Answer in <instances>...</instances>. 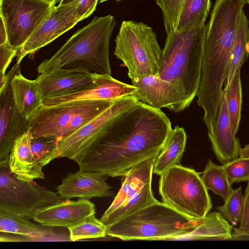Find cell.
I'll return each instance as SVG.
<instances>
[{
  "label": "cell",
  "instance_id": "8",
  "mask_svg": "<svg viewBox=\"0 0 249 249\" xmlns=\"http://www.w3.org/2000/svg\"><path fill=\"white\" fill-rule=\"evenodd\" d=\"M65 200L33 180L17 178L9 169L8 158L0 161V213L33 219L39 211Z\"/></svg>",
  "mask_w": 249,
  "mask_h": 249
},
{
  "label": "cell",
  "instance_id": "43",
  "mask_svg": "<svg viewBox=\"0 0 249 249\" xmlns=\"http://www.w3.org/2000/svg\"><path fill=\"white\" fill-rule=\"evenodd\" d=\"M108 0H100V2L102 3V2H105V1H108ZM116 0L119 1V0Z\"/></svg>",
  "mask_w": 249,
  "mask_h": 249
},
{
  "label": "cell",
  "instance_id": "17",
  "mask_svg": "<svg viewBox=\"0 0 249 249\" xmlns=\"http://www.w3.org/2000/svg\"><path fill=\"white\" fill-rule=\"evenodd\" d=\"M29 219L0 213V241H61L69 240L53 228L34 224Z\"/></svg>",
  "mask_w": 249,
  "mask_h": 249
},
{
  "label": "cell",
  "instance_id": "23",
  "mask_svg": "<svg viewBox=\"0 0 249 249\" xmlns=\"http://www.w3.org/2000/svg\"><path fill=\"white\" fill-rule=\"evenodd\" d=\"M11 86L17 107L29 120L43 105L37 81L27 79L19 72L12 78Z\"/></svg>",
  "mask_w": 249,
  "mask_h": 249
},
{
  "label": "cell",
  "instance_id": "42",
  "mask_svg": "<svg viewBox=\"0 0 249 249\" xmlns=\"http://www.w3.org/2000/svg\"><path fill=\"white\" fill-rule=\"evenodd\" d=\"M47 0L56 3L58 1L61 0Z\"/></svg>",
  "mask_w": 249,
  "mask_h": 249
},
{
  "label": "cell",
  "instance_id": "16",
  "mask_svg": "<svg viewBox=\"0 0 249 249\" xmlns=\"http://www.w3.org/2000/svg\"><path fill=\"white\" fill-rule=\"evenodd\" d=\"M108 177L103 173L79 169L75 173H68L62 178V183L56 187L57 193L65 199L111 196L112 187L106 182Z\"/></svg>",
  "mask_w": 249,
  "mask_h": 249
},
{
  "label": "cell",
  "instance_id": "30",
  "mask_svg": "<svg viewBox=\"0 0 249 249\" xmlns=\"http://www.w3.org/2000/svg\"><path fill=\"white\" fill-rule=\"evenodd\" d=\"M68 229L70 241H76L104 237L107 235V226L94 214Z\"/></svg>",
  "mask_w": 249,
  "mask_h": 249
},
{
  "label": "cell",
  "instance_id": "5",
  "mask_svg": "<svg viewBox=\"0 0 249 249\" xmlns=\"http://www.w3.org/2000/svg\"><path fill=\"white\" fill-rule=\"evenodd\" d=\"M200 174L180 164L161 174L159 191L162 202L191 219L204 218L212 203Z\"/></svg>",
  "mask_w": 249,
  "mask_h": 249
},
{
  "label": "cell",
  "instance_id": "32",
  "mask_svg": "<svg viewBox=\"0 0 249 249\" xmlns=\"http://www.w3.org/2000/svg\"><path fill=\"white\" fill-rule=\"evenodd\" d=\"M244 195L242 194V186L233 190L228 197L224 200L222 206H218L216 209L233 226L240 224L243 209Z\"/></svg>",
  "mask_w": 249,
  "mask_h": 249
},
{
  "label": "cell",
  "instance_id": "44",
  "mask_svg": "<svg viewBox=\"0 0 249 249\" xmlns=\"http://www.w3.org/2000/svg\"><path fill=\"white\" fill-rule=\"evenodd\" d=\"M246 3L249 4V0H246Z\"/></svg>",
  "mask_w": 249,
  "mask_h": 249
},
{
  "label": "cell",
  "instance_id": "10",
  "mask_svg": "<svg viewBox=\"0 0 249 249\" xmlns=\"http://www.w3.org/2000/svg\"><path fill=\"white\" fill-rule=\"evenodd\" d=\"M139 102L134 95L116 99L98 116L60 141L45 159L43 166L59 158H67L78 163L91 146L102 137L109 122Z\"/></svg>",
  "mask_w": 249,
  "mask_h": 249
},
{
  "label": "cell",
  "instance_id": "14",
  "mask_svg": "<svg viewBox=\"0 0 249 249\" xmlns=\"http://www.w3.org/2000/svg\"><path fill=\"white\" fill-rule=\"evenodd\" d=\"M104 74L83 68L60 69L36 78L43 100L75 93L95 85Z\"/></svg>",
  "mask_w": 249,
  "mask_h": 249
},
{
  "label": "cell",
  "instance_id": "1",
  "mask_svg": "<svg viewBox=\"0 0 249 249\" xmlns=\"http://www.w3.org/2000/svg\"><path fill=\"white\" fill-rule=\"evenodd\" d=\"M172 129L160 109L140 101L109 122L77 164L80 169L123 176L135 164L158 156Z\"/></svg>",
  "mask_w": 249,
  "mask_h": 249
},
{
  "label": "cell",
  "instance_id": "31",
  "mask_svg": "<svg viewBox=\"0 0 249 249\" xmlns=\"http://www.w3.org/2000/svg\"><path fill=\"white\" fill-rule=\"evenodd\" d=\"M240 71L241 69L237 71L225 93L231 124L235 135L238 131L241 118L242 92Z\"/></svg>",
  "mask_w": 249,
  "mask_h": 249
},
{
  "label": "cell",
  "instance_id": "2",
  "mask_svg": "<svg viewBox=\"0 0 249 249\" xmlns=\"http://www.w3.org/2000/svg\"><path fill=\"white\" fill-rule=\"evenodd\" d=\"M115 25L112 15L95 17L51 58L41 62L37 72L41 74L60 69L83 68L91 72L111 75L109 46Z\"/></svg>",
  "mask_w": 249,
  "mask_h": 249
},
{
  "label": "cell",
  "instance_id": "21",
  "mask_svg": "<svg viewBox=\"0 0 249 249\" xmlns=\"http://www.w3.org/2000/svg\"><path fill=\"white\" fill-rule=\"evenodd\" d=\"M32 139V133L28 129L15 140L8 157L11 172L20 179L44 178L43 167L36 160L31 150Z\"/></svg>",
  "mask_w": 249,
  "mask_h": 249
},
{
  "label": "cell",
  "instance_id": "41",
  "mask_svg": "<svg viewBox=\"0 0 249 249\" xmlns=\"http://www.w3.org/2000/svg\"><path fill=\"white\" fill-rule=\"evenodd\" d=\"M239 157L249 158V144L245 145L244 147L241 148Z\"/></svg>",
  "mask_w": 249,
  "mask_h": 249
},
{
  "label": "cell",
  "instance_id": "11",
  "mask_svg": "<svg viewBox=\"0 0 249 249\" xmlns=\"http://www.w3.org/2000/svg\"><path fill=\"white\" fill-rule=\"evenodd\" d=\"M56 3L47 0H0L9 43L19 50L43 24Z\"/></svg>",
  "mask_w": 249,
  "mask_h": 249
},
{
  "label": "cell",
  "instance_id": "37",
  "mask_svg": "<svg viewBox=\"0 0 249 249\" xmlns=\"http://www.w3.org/2000/svg\"><path fill=\"white\" fill-rule=\"evenodd\" d=\"M19 50L9 42L0 45V75H5L7 68L13 59L17 56Z\"/></svg>",
  "mask_w": 249,
  "mask_h": 249
},
{
  "label": "cell",
  "instance_id": "27",
  "mask_svg": "<svg viewBox=\"0 0 249 249\" xmlns=\"http://www.w3.org/2000/svg\"><path fill=\"white\" fill-rule=\"evenodd\" d=\"M212 0H184L176 31L182 32L205 24Z\"/></svg>",
  "mask_w": 249,
  "mask_h": 249
},
{
  "label": "cell",
  "instance_id": "25",
  "mask_svg": "<svg viewBox=\"0 0 249 249\" xmlns=\"http://www.w3.org/2000/svg\"><path fill=\"white\" fill-rule=\"evenodd\" d=\"M186 140V134L183 127L178 125L172 128L155 160L153 173L160 176L168 169L179 163L185 149Z\"/></svg>",
  "mask_w": 249,
  "mask_h": 249
},
{
  "label": "cell",
  "instance_id": "34",
  "mask_svg": "<svg viewBox=\"0 0 249 249\" xmlns=\"http://www.w3.org/2000/svg\"><path fill=\"white\" fill-rule=\"evenodd\" d=\"M223 166L231 185L249 180V158L239 157Z\"/></svg>",
  "mask_w": 249,
  "mask_h": 249
},
{
  "label": "cell",
  "instance_id": "13",
  "mask_svg": "<svg viewBox=\"0 0 249 249\" xmlns=\"http://www.w3.org/2000/svg\"><path fill=\"white\" fill-rule=\"evenodd\" d=\"M130 80L132 85L138 88L134 96L139 101L152 107L166 108L179 112L190 105L178 87L157 75H147Z\"/></svg>",
  "mask_w": 249,
  "mask_h": 249
},
{
  "label": "cell",
  "instance_id": "4",
  "mask_svg": "<svg viewBox=\"0 0 249 249\" xmlns=\"http://www.w3.org/2000/svg\"><path fill=\"white\" fill-rule=\"evenodd\" d=\"M199 221L157 201L107 226V235L124 241L169 240L191 231Z\"/></svg>",
  "mask_w": 249,
  "mask_h": 249
},
{
  "label": "cell",
  "instance_id": "29",
  "mask_svg": "<svg viewBox=\"0 0 249 249\" xmlns=\"http://www.w3.org/2000/svg\"><path fill=\"white\" fill-rule=\"evenodd\" d=\"M202 174V179L208 190H211L214 194L220 196L224 200L233 191L223 165L215 164L210 159Z\"/></svg>",
  "mask_w": 249,
  "mask_h": 249
},
{
  "label": "cell",
  "instance_id": "33",
  "mask_svg": "<svg viewBox=\"0 0 249 249\" xmlns=\"http://www.w3.org/2000/svg\"><path fill=\"white\" fill-rule=\"evenodd\" d=\"M184 0H156L160 7L163 18L167 34L175 31Z\"/></svg>",
  "mask_w": 249,
  "mask_h": 249
},
{
  "label": "cell",
  "instance_id": "18",
  "mask_svg": "<svg viewBox=\"0 0 249 249\" xmlns=\"http://www.w3.org/2000/svg\"><path fill=\"white\" fill-rule=\"evenodd\" d=\"M95 214V205L89 199H66L37 212L33 219L52 227L69 228Z\"/></svg>",
  "mask_w": 249,
  "mask_h": 249
},
{
  "label": "cell",
  "instance_id": "12",
  "mask_svg": "<svg viewBox=\"0 0 249 249\" xmlns=\"http://www.w3.org/2000/svg\"><path fill=\"white\" fill-rule=\"evenodd\" d=\"M78 7L76 0L55 6L43 24L19 49L17 63L20 64L27 55H33L81 21Z\"/></svg>",
  "mask_w": 249,
  "mask_h": 249
},
{
  "label": "cell",
  "instance_id": "3",
  "mask_svg": "<svg viewBox=\"0 0 249 249\" xmlns=\"http://www.w3.org/2000/svg\"><path fill=\"white\" fill-rule=\"evenodd\" d=\"M207 24L167 34L157 76L178 87L191 104L201 78Z\"/></svg>",
  "mask_w": 249,
  "mask_h": 249
},
{
  "label": "cell",
  "instance_id": "19",
  "mask_svg": "<svg viewBox=\"0 0 249 249\" xmlns=\"http://www.w3.org/2000/svg\"><path fill=\"white\" fill-rule=\"evenodd\" d=\"M137 90L133 85L121 82L111 75L104 74L95 85L75 93L45 99L43 105L54 106L73 102L115 100L134 95Z\"/></svg>",
  "mask_w": 249,
  "mask_h": 249
},
{
  "label": "cell",
  "instance_id": "6",
  "mask_svg": "<svg viewBox=\"0 0 249 249\" xmlns=\"http://www.w3.org/2000/svg\"><path fill=\"white\" fill-rule=\"evenodd\" d=\"M115 44L114 54L127 68L130 79L158 74L162 50L151 27L141 22L124 20Z\"/></svg>",
  "mask_w": 249,
  "mask_h": 249
},
{
  "label": "cell",
  "instance_id": "7",
  "mask_svg": "<svg viewBox=\"0 0 249 249\" xmlns=\"http://www.w3.org/2000/svg\"><path fill=\"white\" fill-rule=\"evenodd\" d=\"M116 100L43 105L29 120L28 129L33 138L49 136L59 142L100 114Z\"/></svg>",
  "mask_w": 249,
  "mask_h": 249
},
{
  "label": "cell",
  "instance_id": "9",
  "mask_svg": "<svg viewBox=\"0 0 249 249\" xmlns=\"http://www.w3.org/2000/svg\"><path fill=\"white\" fill-rule=\"evenodd\" d=\"M246 0H215L206 31L203 58L216 65L230 62L238 18Z\"/></svg>",
  "mask_w": 249,
  "mask_h": 249
},
{
  "label": "cell",
  "instance_id": "20",
  "mask_svg": "<svg viewBox=\"0 0 249 249\" xmlns=\"http://www.w3.org/2000/svg\"><path fill=\"white\" fill-rule=\"evenodd\" d=\"M223 94L215 128L208 135L211 148L222 165L238 158L242 148L239 139L236 138L232 129L226 95L225 93Z\"/></svg>",
  "mask_w": 249,
  "mask_h": 249
},
{
  "label": "cell",
  "instance_id": "38",
  "mask_svg": "<svg viewBox=\"0 0 249 249\" xmlns=\"http://www.w3.org/2000/svg\"><path fill=\"white\" fill-rule=\"evenodd\" d=\"M74 0L78 3V13L82 20L90 16L96 10L98 0H61L59 4H66Z\"/></svg>",
  "mask_w": 249,
  "mask_h": 249
},
{
  "label": "cell",
  "instance_id": "26",
  "mask_svg": "<svg viewBox=\"0 0 249 249\" xmlns=\"http://www.w3.org/2000/svg\"><path fill=\"white\" fill-rule=\"evenodd\" d=\"M249 56V20L243 9L238 16L226 83L223 89V92H227L234 74L238 69H241Z\"/></svg>",
  "mask_w": 249,
  "mask_h": 249
},
{
  "label": "cell",
  "instance_id": "28",
  "mask_svg": "<svg viewBox=\"0 0 249 249\" xmlns=\"http://www.w3.org/2000/svg\"><path fill=\"white\" fill-rule=\"evenodd\" d=\"M152 181L145 184L134 196L121 204L110 213L103 215L100 220L108 226L118 220L131 214L158 200L152 190Z\"/></svg>",
  "mask_w": 249,
  "mask_h": 249
},
{
  "label": "cell",
  "instance_id": "36",
  "mask_svg": "<svg viewBox=\"0 0 249 249\" xmlns=\"http://www.w3.org/2000/svg\"><path fill=\"white\" fill-rule=\"evenodd\" d=\"M233 237L249 236V180L244 195V204L241 220L238 228H233Z\"/></svg>",
  "mask_w": 249,
  "mask_h": 249
},
{
  "label": "cell",
  "instance_id": "40",
  "mask_svg": "<svg viewBox=\"0 0 249 249\" xmlns=\"http://www.w3.org/2000/svg\"><path fill=\"white\" fill-rule=\"evenodd\" d=\"M9 42L5 26L2 17L0 16V45Z\"/></svg>",
  "mask_w": 249,
  "mask_h": 249
},
{
  "label": "cell",
  "instance_id": "24",
  "mask_svg": "<svg viewBox=\"0 0 249 249\" xmlns=\"http://www.w3.org/2000/svg\"><path fill=\"white\" fill-rule=\"evenodd\" d=\"M233 226L219 212L209 213L190 232L169 240H225L232 238Z\"/></svg>",
  "mask_w": 249,
  "mask_h": 249
},
{
  "label": "cell",
  "instance_id": "39",
  "mask_svg": "<svg viewBox=\"0 0 249 249\" xmlns=\"http://www.w3.org/2000/svg\"><path fill=\"white\" fill-rule=\"evenodd\" d=\"M20 64L16 63L4 75H0V91H2L10 82L13 77L20 72Z\"/></svg>",
  "mask_w": 249,
  "mask_h": 249
},
{
  "label": "cell",
  "instance_id": "22",
  "mask_svg": "<svg viewBox=\"0 0 249 249\" xmlns=\"http://www.w3.org/2000/svg\"><path fill=\"white\" fill-rule=\"evenodd\" d=\"M158 156L147 159L131 167L124 175L121 187L103 215H107L134 196L146 183L152 181L153 166Z\"/></svg>",
  "mask_w": 249,
  "mask_h": 249
},
{
  "label": "cell",
  "instance_id": "15",
  "mask_svg": "<svg viewBox=\"0 0 249 249\" xmlns=\"http://www.w3.org/2000/svg\"><path fill=\"white\" fill-rule=\"evenodd\" d=\"M0 161L8 158L15 140L28 129L29 120L17 107L11 81L0 91Z\"/></svg>",
  "mask_w": 249,
  "mask_h": 249
},
{
  "label": "cell",
  "instance_id": "35",
  "mask_svg": "<svg viewBox=\"0 0 249 249\" xmlns=\"http://www.w3.org/2000/svg\"><path fill=\"white\" fill-rule=\"evenodd\" d=\"M58 142L55 138L49 136L33 138L31 150L36 160L42 167L44 160Z\"/></svg>",
  "mask_w": 249,
  "mask_h": 249
}]
</instances>
